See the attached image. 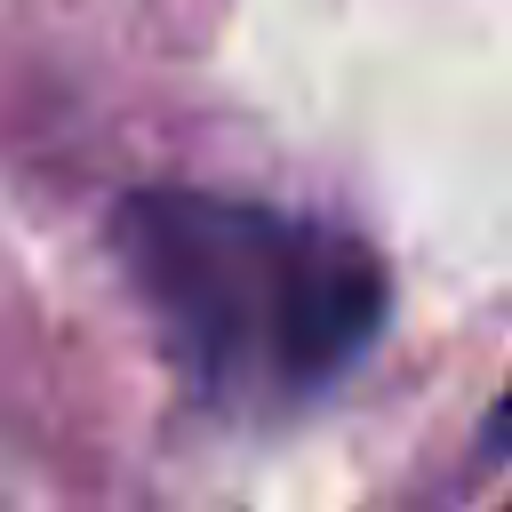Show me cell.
I'll return each mask as SVG.
<instances>
[{
	"mask_svg": "<svg viewBox=\"0 0 512 512\" xmlns=\"http://www.w3.org/2000/svg\"><path fill=\"white\" fill-rule=\"evenodd\" d=\"M120 264L184 376L216 400H288L352 368L384 320L360 240L216 192H136L112 216Z\"/></svg>",
	"mask_w": 512,
	"mask_h": 512,
	"instance_id": "cell-1",
	"label": "cell"
}]
</instances>
